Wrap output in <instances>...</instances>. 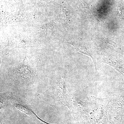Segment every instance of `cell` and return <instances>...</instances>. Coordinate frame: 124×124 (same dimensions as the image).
I'll return each mask as SVG.
<instances>
[{
	"label": "cell",
	"instance_id": "1",
	"mask_svg": "<svg viewBox=\"0 0 124 124\" xmlns=\"http://www.w3.org/2000/svg\"><path fill=\"white\" fill-rule=\"evenodd\" d=\"M14 106L17 109L20 110L21 111L26 113L27 115H28L29 116L32 117V118L37 119L41 121V122H44V123H45L46 124H51L45 122L44 121L40 119L36 115L35 113L33 112L31 108H29V107L24 105V104H23L22 103H15L14 104Z\"/></svg>",
	"mask_w": 124,
	"mask_h": 124
},
{
	"label": "cell",
	"instance_id": "2",
	"mask_svg": "<svg viewBox=\"0 0 124 124\" xmlns=\"http://www.w3.org/2000/svg\"><path fill=\"white\" fill-rule=\"evenodd\" d=\"M15 0L17 1V2H19L20 4H22L23 0Z\"/></svg>",
	"mask_w": 124,
	"mask_h": 124
}]
</instances>
